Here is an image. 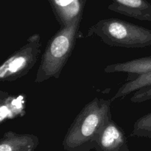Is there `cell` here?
<instances>
[{"label":"cell","instance_id":"8fae6325","mask_svg":"<svg viewBox=\"0 0 151 151\" xmlns=\"http://www.w3.org/2000/svg\"><path fill=\"white\" fill-rule=\"evenodd\" d=\"M131 137H145L151 139V112L136 120Z\"/></svg>","mask_w":151,"mask_h":151},{"label":"cell","instance_id":"7c38bea8","mask_svg":"<svg viewBox=\"0 0 151 151\" xmlns=\"http://www.w3.org/2000/svg\"><path fill=\"white\" fill-rule=\"evenodd\" d=\"M150 100H151V86L136 91L131 97V101L134 103H143Z\"/></svg>","mask_w":151,"mask_h":151},{"label":"cell","instance_id":"9c48e42d","mask_svg":"<svg viewBox=\"0 0 151 151\" xmlns=\"http://www.w3.org/2000/svg\"><path fill=\"white\" fill-rule=\"evenodd\" d=\"M151 71V57L133 59L122 63H112L104 68L106 73L126 72L128 75H139Z\"/></svg>","mask_w":151,"mask_h":151},{"label":"cell","instance_id":"ba28073f","mask_svg":"<svg viewBox=\"0 0 151 151\" xmlns=\"http://www.w3.org/2000/svg\"><path fill=\"white\" fill-rule=\"evenodd\" d=\"M25 96L9 94L1 91L0 94V122L22 117L25 114Z\"/></svg>","mask_w":151,"mask_h":151},{"label":"cell","instance_id":"277c9868","mask_svg":"<svg viewBox=\"0 0 151 151\" xmlns=\"http://www.w3.org/2000/svg\"><path fill=\"white\" fill-rule=\"evenodd\" d=\"M41 35L38 33L30 35L26 44L13 53L1 65V81L13 82L27 75L38 60L41 54Z\"/></svg>","mask_w":151,"mask_h":151},{"label":"cell","instance_id":"3957f363","mask_svg":"<svg viewBox=\"0 0 151 151\" xmlns=\"http://www.w3.org/2000/svg\"><path fill=\"white\" fill-rule=\"evenodd\" d=\"M99 37L110 47L144 48L151 46V30L119 19L98 21L88 29L87 36Z\"/></svg>","mask_w":151,"mask_h":151},{"label":"cell","instance_id":"30bf717a","mask_svg":"<svg viewBox=\"0 0 151 151\" xmlns=\"http://www.w3.org/2000/svg\"><path fill=\"white\" fill-rule=\"evenodd\" d=\"M131 75L129 76L130 80H127V82L125 83L111 98L112 102L123 98L131 93H135L139 90L151 86V71L139 75Z\"/></svg>","mask_w":151,"mask_h":151},{"label":"cell","instance_id":"7a4b0ae2","mask_svg":"<svg viewBox=\"0 0 151 151\" xmlns=\"http://www.w3.org/2000/svg\"><path fill=\"white\" fill-rule=\"evenodd\" d=\"M83 15L60 29L49 40L41 56L35 83H40L50 78H60L63 68L75 48Z\"/></svg>","mask_w":151,"mask_h":151},{"label":"cell","instance_id":"8992f818","mask_svg":"<svg viewBox=\"0 0 151 151\" xmlns=\"http://www.w3.org/2000/svg\"><path fill=\"white\" fill-rule=\"evenodd\" d=\"M39 145V139L32 134H18L7 131L0 139V151H34Z\"/></svg>","mask_w":151,"mask_h":151},{"label":"cell","instance_id":"5b68a950","mask_svg":"<svg viewBox=\"0 0 151 151\" xmlns=\"http://www.w3.org/2000/svg\"><path fill=\"white\" fill-rule=\"evenodd\" d=\"M95 151H131L126 135L119 125L109 117L96 141Z\"/></svg>","mask_w":151,"mask_h":151},{"label":"cell","instance_id":"52a82bcc","mask_svg":"<svg viewBox=\"0 0 151 151\" xmlns=\"http://www.w3.org/2000/svg\"><path fill=\"white\" fill-rule=\"evenodd\" d=\"M109 9L138 20L151 22V5L145 0H114Z\"/></svg>","mask_w":151,"mask_h":151},{"label":"cell","instance_id":"6da1fadb","mask_svg":"<svg viewBox=\"0 0 151 151\" xmlns=\"http://www.w3.org/2000/svg\"><path fill=\"white\" fill-rule=\"evenodd\" d=\"M111 100L95 97L84 106L75 116L63 138L66 151H90L111 116Z\"/></svg>","mask_w":151,"mask_h":151}]
</instances>
